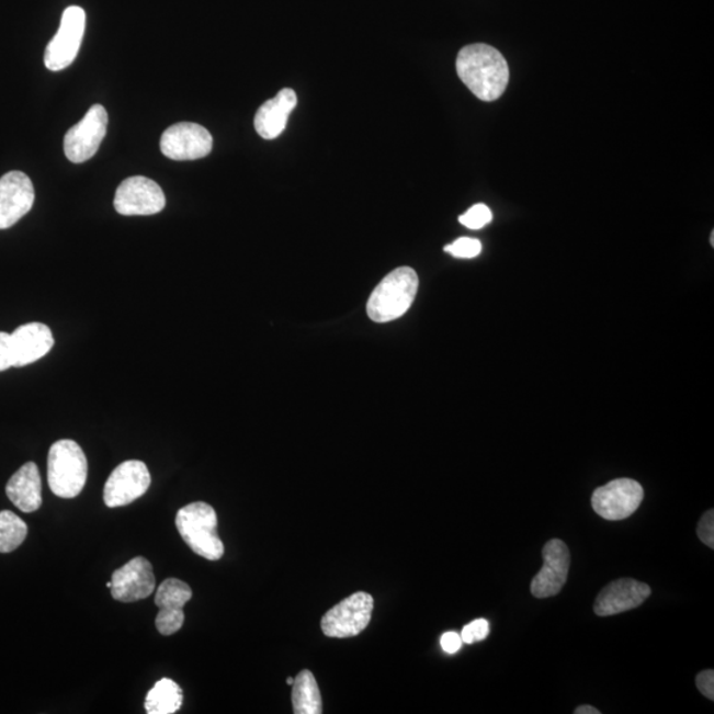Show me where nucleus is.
Masks as SVG:
<instances>
[{
    "instance_id": "28",
    "label": "nucleus",
    "mask_w": 714,
    "mask_h": 714,
    "mask_svg": "<svg viewBox=\"0 0 714 714\" xmlns=\"http://www.w3.org/2000/svg\"><path fill=\"white\" fill-rule=\"evenodd\" d=\"M11 366H14L11 336L8 332H0V372L8 371Z\"/></svg>"
},
{
    "instance_id": "21",
    "label": "nucleus",
    "mask_w": 714,
    "mask_h": 714,
    "mask_svg": "<svg viewBox=\"0 0 714 714\" xmlns=\"http://www.w3.org/2000/svg\"><path fill=\"white\" fill-rule=\"evenodd\" d=\"M29 526L14 512H0V553H10L27 537Z\"/></svg>"
},
{
    "instance_id": "12",
    "label": "nucleus",
    "mask_w": 714,
    "mask_h": 714,
    "mask_svg": "<svg viewBox=\"0 0 714 714\" xmlns=\"http://www.w3.org/2000/svg\"><path fill=\"white\" fill-rule=\"evenodd\" d=\"M543 558V568L540 569L531 583L532 594L539 600L555 597L565 587L570 568L568 545L558 539L551 540L544 546Z\"/></svg>"
},
{
    "instance_id": "17",
    "label": "nucleus",
    "mask_w": 714,
    "mask_h": 714,
    "mask_svg": "<svg viewBox=\"0 0 714 714\" xmlns=\"http://www.w3.org/2000/svg\"><path fill=\"white\" fill-rule=\"evenodd\" d=\"M298 104L293 89H282L274 99L269 100L256 113L254 127L263 139H275L285 131L288 117Z\"/></svg>"
},
{
    "instance_id": "14",
    "label": "nucleus",
    "mask_w": 714,
    "mask_h": 714,
    "mask_svg": "<svg viewBox=\"0 0 714 714\" xmlns=\"http://www.w3.org/2000/svg\"><path fill=\"white\" fill-rule=\"evenodd\" d=\"M112 596L120 602H137L150 597L156 589V576L150 562L135 557L112 577Z\"/></svg>"
},
{
    "instance_id": "31",
    "label": "nucleus",
    "mask_w": 714,
    "mask_h": 714,
    "mask_svg": "<svg viewBox=\"0 0 714 714\" xmlns=\"http://www.w3.org/2000/svg\"><path fill=\"white\" fill-rule=\"evenodd\" d=\"M575 713L576 714H601V712L598 711L597 707L591 705L578 706Z\"/></svg>"
},
{
    "instance_id": "11",
    "label": "nucleus",
    "mask_w": 714,
    "mask_h": 714,
    "mask_svg": "<svg viewBox=\"0 0 714 714\" xmlns=\"http://www.w3.org/2000/svg\"><path fill=\"white\" fill-rule=\"evenodd\" d=\"M151 485L149 468L140 461H126L109 476L104 490L109 508L124 507L145 495Z\"/></svg>"
},
{
    "instance_id": "26",
    "label": "nucleus",
    "mask_w": 714,
    "mask_h": 714,
    "mask_svg": "<svg viewBox=\"0 0 714 714\" xmlns=\"http://www.w3.org/2000/svg\"><path fill=\"white\" fill-rule=\"evenodd\" d=\"M490 634V625L486 620H476L462 630L461 638L466 645H473V643H478L485 641Z\"/></svg>"
},
{
    "instance_id": "1",
    "label": "nucleus",
    "mask_w": 714,
    "mask_h": 714,
    "mask_svg": "<svg viewBox=\"0 0 714 714\" xmlns=\"http://www.w3.org/2000/svg\"><path fill=\"white\" fill-rule=\"evenodd\" d=\"M456 73L476 99L497 101L510 82V68L505 56L487 44L463 47L456 57Z\"/></svg>"
},
{
    "instance_id": "30",
    "label": "nucleus",
    "mask_w": 714,
    "mask_h": 714,
    "mask_svg": "<svg viewBox=\"0 0 714 714\" xmlns=\"http://www.w3.org/2000/svg\"><path fill=\"white\" fill-rule=\"evenodd\" d=\"M463 645L461 634L456 633H446L442 635L441 646L443 651L446 654L453 655L460 651Z\"/></svg>"
},
{
    "instance_id": "13",
    "label": "nucleus",
    "mask_w": 714,
    "mask_h": 714,
    "mask_svg": "<svg viewBox=\"0 0 714 714\" xmlns=\"http://www.w3.org/2000/svg\"><path fill=\"white\" fill-rule=\"evenodd\" d=\"M35 203L31 179L21 171L0 178V229H9L29 214Z\"/></svg>"
},
{
    "instance_id": "15",
    "label": "nucleus",
    "mask_w": 714,
    "mask_h": 714,
    "mask_svg": "<svg viewBox=\"0 0 714 714\" xmlns=\"http://www.w3.org/2000/svg\"><path fill=\"white\" fill-rule=\"evenodd\" d=\"M651 596V588L633 578L613 581L598 594L594 611L598 616H611L639 608Z\"/></svg>"
},
{
    "instance_id": "10",
    "label": "nucleus",
    "mask_w": 714,
    "mask_h": 714,
    "mask_svg": "<svg viewBox=\"0 0 714 714\" xmlns=\"http://www.w3.org/2000/svg\"><path fill=\"white\" fill-rule=\"evenodd\" d=\"M214 138L207 128L192 122H180L163 133L160 150L172 160H196L208 157Z\"/></svg>"
},
{
    "instance_id": "2",
    "label": "nucleus",
    "mask_w": 714,
    "mask_h": 714,
    "mask_svg": "<svg viewBox=\"0 0 714 714\" xmlns=\"http://www.w3.org/2000/svg\"><path fill=\"white\" fill-rule=\"evenodd\" d=\"M418 291V275L411 268H398L378 283L373 291L366 313L377 324L401 318L413 304Z\"/></svg>"
},
{
    "instance_id": "32",
    "label": "nucleus",
    "mask_w": 714,
    "mask_h": 714,
    "mask_svg": "<svg viewBox=\"0 0 714 714\" xmlns=\"http://www.w3.org/2000/svg\"><path fill=\"white\" fill-rule=\"evenodd\" d=\"M287 684H288V685H293V684H294V679H293V678H288V679H287Z\"/></svg>"
},
{
    "instance_id": "8",
    "label": "nucleus",
    "mask_w": 714,
    "mask_h": 714,
    "mask_svg": "<svg viewBox=\"0 0 714 714\" xmlns=\"http://www.w3.org/2000/svg\"><path fill=\"white\" fill-rule=\"evenodd\" d=\"M166 207V196L160 185L145 177L124 180L115 192L114 208L122 216H151Z\"/></svg>"
},
{
    "instance_id": "16",
    "label": "nucleus",
    "mask_w": 714,
    "mask_h": 714,
    "mask_svg": "<svg viewBox=\"0 0 714 714\" xmlns=\"http://www.w3.org/2000/svg\"><path fill=\"white\" fill-rule=\"evenodd\" d=\"M55 339L53 331L43 324H29L18 327L11 333L12 358L14 366H24L37 362L53 350Z\"/></svg>"
},
{
    "instance_id": "5",
    "label": "nucleus",
    "mask_w": 714,
    "mask_h": 714,
    "mask_svg": "<svg viewBox=\"0 0 714 714\" xmlns=\"http://www.w3.org/2000/svg\"><path fill=\"white\" fill-rule=\"evenodd\" d=\"M373 607L372 596L358 591L327 611L321 617V632L328 638H352L369 627Z\"/></svg>"
},
{
    "instance_id": "9",
    "label": "nucleus",
    "mask_w": 714,
    "mask_h": 714,
    "mask_svg": "<svg viewBox=\"0 0 714 714\" xmlns=\"http://www.w3.org/2000/svg\"><path fill=\"white\" fill-rule=\"evenodd\" d=\"M645 492L638 481L627 478L615 479L604 485L591 497V506L601 518L625 520L638 510Z\"/></svg>"
},
{
    "instance_id": "34",
    "label": "nucleus",
    "mask_w": 714,
    "mask_h": 714,
    "mask_svg": "<svg viewBox=\"0 0 714 714\" xmlns=\"http://www.w3.org/2000/svg\"><path fill=\"white\" fill-rule=\"evenodd\" d=\"M106 588H109V589L112 588V581L106 583Z\"/></svg>"
},
{
    "instance_id": "29",
    "label": "nucleus",
    "mask_w": 714,
    "mask_h": 714,
    "mask_svg": "<svg viewBox=\"0 0 714 714\" xmlns=\"http://www.w3.org/2000/svg\"><path fill=\"white\" fill-rule=\"evenodd\" d=\"M696 685L699 691L704 694L706 699L714 700V672L706 670L700 672L696 677Z\"/></svg>"
},
{
    "instance_id": "24",
    "label": "nucleus",
    "mask_w": 714,
    "mask_h": 714,
    "mask_svg": "<svg viewBox=\"0 0 714 714\" xmlns=\"http://www.w3.org/2000/svg\"><path fill=\"white\" fill-rule=\"evenodd\" d=\"M445 252L456 257V259H475L481 252V242L476 238L461 237L446 246Z\"/></svg>"
},
{
    "instance_id": "7",
    "label": "nucleus",
    "mask_w": 714,
    "mask_h": 714,
    "mask_svg": "<svg viewBox=\"0 0 714 714\" xmlns=\"http://www.w3.org/2000/svg\"><path fill=\"white\" fill-rule=\"evenodd\" d=\"M107 112L102 105H93L79 124L69 128L64 138V151L70 162H87L99 151L107 131Z\"/></svg>"
},
{
    "instance_id": "3",
    "label": "nucleus",
    "mask_w": 714,
    "mask_h": 714,
    "mask_svg": "<svg viewBox=\"0 0 714 714\" xmlns=\"http://www.w3.org/2000/svg\"><path fill=\"white\" fill-rule=\"evenodd\" d=\"M88 478L87 455L79 443L61 440L48 454V485L56 497L72 499L80 495Z\"/></svg>"
},
{
    "instance_id": "18",
    "label": "nucleus",
    "mask_w": 714,
    "mask_h": 714,
    "mask_svg": "<svg viewBox=\"0 0 714 714\" xmlns=\"http://www.w3.org/2000/svg\"><path fill=\"white\" fill-rule=\"evenodd\" d=\"M5 492L19 510L35 512L42 506L41 473L34 462L25 463L11 476Z\"/></svg>"
},
{
    "instance_id": "19",
    "label": "nucleus",
    "mask_w": 714,
    "mask_h": 714,
    "mask_svg": "<svg viewBox=\"0 0 714 714\" xmlns=\"http://www.w3.org/2000/svg\"><path fill=\"white\" fill-rule=\"evenodd\" d=\"M292 700L295 714H319L324 711L319 687L310 671H301L294 679Z\"/></svg>"
},
{
    "instance_id": "4",
    "label": "nucleus",
    "mask_w": 714,
    "mask_h": 714,
    "mask_svg": "<svg viewBox=\"0 0 714 714\" xmlns=\"http://www.w3.org/2000/svg\"><path fill=\"white\" fill-rule=\"evenodd\" d=\"M217 514L204 501L185 506L177 514L180 536L196 555L217 562L224 556V544L217 535Z\"/></svg>"
},
{
    "instance_id": "33",
    "label": "nucleus",
    "mask_w": 714,
    "mask_h": 714,
    "mask_svg": "<svg viewBox=\"0 0 714 714\" xmlns=\"http://www.w3.org/2000/svg\"><path fill=\"white\" fill-rule=\"evenodd\" d=\"M711 243H712V247H713L714 246V231H712Z\"/></svg>"
},
{
    "instance_id": "22",
    "label": "nucleus",
    "mask_w": 714,
    "mask_h": 714,
    "mask_svg": "<svg viewBox=\"0 0 714 714\" xmlns=\"http://www.w3.org/2000/svg\"><path fill=\"white\" fill-rule=\"evenodd\" d=\"M192 598V590L183 581L169 578L158 588L156 603L159 609L182 611Z\"/></svg>"
},
{
    "instance_id": "23",
    "label": "nucleus",
    "mask_w": 714,
    "mask_h": 714,
    "mask_svg": "<svg viewBox=\"0 0 714 714\" xmlns=\"http://www.w3.org/2000/svg\"><path fill=\"white\" fill-rule=\"evenodd\" d=\"M492 220V212L485 204H475L460 217V223L468 229H481Z\"/></svg>"
},
{
    "instance_id": "25",
    "label": "nucleus",
    "mask_w": 714,
    "mask_h": 714,
    "mask_svg": "<svg viewBox=\"0 0 714 714\" xmlns=\"http://www.w3.org/2000/svg\"><path fill=\"white\" fill-rule=\"evenodd\" d=\"M184 623V611H167L159 609L156 620L158 632L169 636L179 632Z\"/></svg>"
},
{
    "instance_id": "27",
    "label": "nucleus",
    "mask_w": 714,
    "mask_h": 714,
    "mask_svg": "<svg viewBox=\"0 0 714 714\" xmlns=\"http://www.w3.org/2000/svg\"><path fill=\"white\" fill-rule=\"evenodd\" d=\"M698 536L711 549L714 548V511L710 510L703 514L698 525Z\"/></svg>"
},
{
    "instance_id": "20",
    "label": "nucleus",
    "mask_w": 714,
    "mask_h": 714,
    "mask_svg": "<svg viewBox=\"0 0 714 714\" xmlns=\"http://www.w3.org/2000/svg\"><path fill=\"white\" fill-rule=\"evenodd\" d=\"M183 704V691L171 679L159 680L147 694L145 701L146 712L149 714H172Z\"/></svg>"
},
{
    "instance_id": "6",
    "label": "nucleus",
    "mask_w": 714,
    "mask_h": 714,
    "mask_svg": "<svg viewBox=\"0 0 714 714\" xmlns=\"http://www.w3.org/2000/svg\"><path fill=\"white\" fill-rule=\"evenodd\" d=\"M86 11L79 5H70L64 11L60 29L45 49V67L53 72H59L76 60L86 34Z\"/></svg>"
}]
</instances>
